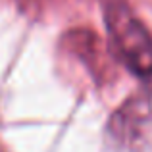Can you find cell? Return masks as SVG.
I'll return each instance as SVG.
<instances>
[{
  "label": "cell",
  "mask_w": 152,
  "mask_h": 152,
  "mask_svg": "<svg viewBox=\"0 0 152 152\" xmlns=\"http://www.w3.org/2000/svg\"><path fill=\"white\" fill-rule=\"evenodd\" d=\"M19 2H25V4H31V2H41V0H19Z\"/></svg>",
  "instance_id": "obj_2"
},
{
  "label": "cell",
  "mask_w": 152,
  "mask_h": 152,
  "mask_svg": "<svg viewBox=\"0 0 152 152\" xmlns=\"http://www.w3.org/2000/svg\"><path fill=\"white\" fill-rule=\"evenodd\" d=\"M106 29L114 52L129 71L152 77V35L123 0H110L104 10Z\"/></svg>",
  "instance_id": "obj_1"
}]
</instances>
